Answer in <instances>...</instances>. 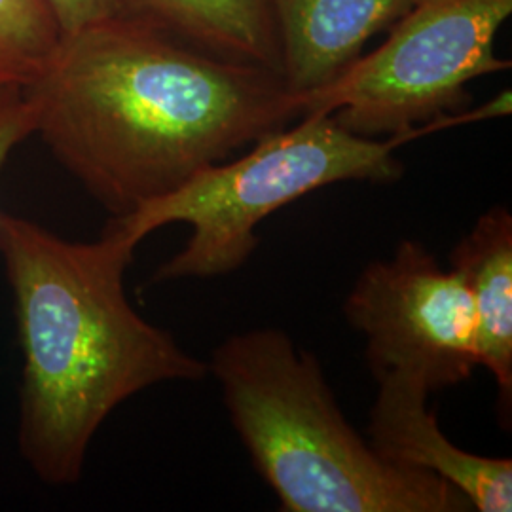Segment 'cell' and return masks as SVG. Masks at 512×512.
I'll return each mask as SVG.
<instances>
[{"mask_svg": "<svg viewBox=\"0 0 512 512\" xmlns=\"http://www.w3.org/2000/svg\"><path fill=\"white\" fill-rule=\"evenodd\" d=\"M475 310L476 363L494 376L499 412L512 406V215L497 205L478 217L450 255Z\"/></svg>", "mask_w": 512, "mask_h": 512, "instance_id": "obj_9", "label": "cell"}, {"mask_svg": "<svg viewBox=\"0 0 512 512\" xmlns=\"http://www.w3.org/2000/svg\"><path fill=\"white\" fill-rule=\"evenodd\" d=\"M344 311L349 325L365 334L374 378L404 372L439 391L467 382L478 366L467 285L420 241L403 239L391 258L366 264Z\"/></svg>", "mask_w": 512, "mask_h": 512, "instance_id": "obj_6", "label": "cell"}, {"mask_svg": "<svg viewBox=\"0 0 512 512\" xmlns=\"http://www.w3.org/2000/svg\"><path fill=\"white\" fill-rule=\"evenodd\" d=\"M416 0H274L281 78L315 92L353 65L366 42L393 27Z\"/></svg>", "mask_w": 512, "mask_h": 512, "instance_id": "obj_8", "label": "cell"}, {"mask_svg": "<svg viewBox=\"0 0 512 512\" xmlns=\"http://www.w3.org/2000/svg\"><path fill=\"white\" fill-rule=\"evenodd\" d=\"M59 38L44 0H0V92H25L44 71Z\"/></svg>", "mask_w": 512, "mask_h": 512, "instance_id": "obj_11", "label": "cell"}, {"mask_svg": "<svg viewBox=\"0 0 512 512\" xmlns=\"http://www.w3.org/2000/svg\"><path fill=\"white\" fill-rule=\"evenodd\" d=\"M61 35H69L103 19L120 16V0H44Z\"/></svg>", "mask_w": 512, "mask_h": 512, "instance_id": "obj_13", "label": "cell"}, {"mask_svg": "<svg viewBox=\"0 0 512 512\" xmlns=\"http://www.w3.org/2000/svg\"><path fill=\"white\" fill-rule=\"evenodd\" d=\"M141 243L110 217L92 243L0 213V256L23 357L18 450L38 480L73 486L110 414L165 382H198L207 363L129 304Z\"/></svg>", "mask_w": 512, "mask_h": 512, "instance_id": "obj_2", "label": "cell"}, {"mask_svg": "<svg viewBox=\"0 0 512 512\" xmlns=\"http://www.w3.org/2000/svg\"><path fill=\"white\" fill-rule=\"evenodd\" d=\"M25 95L44 145L112 217L304 116L281 74L128 16L61 35Z\"/></svg>", "mask_w": 512, "mask_h": 512, "instance_id": "obj_1", "label": "cell"}, {"mask_svg": "<svg viewBox=\"0 0 512 512\" xmlns=\"http://www.w3.org/2000/svg\"><path fill=\"white\" fill-rule=\"evenodd\" d=\"M376 382L368 442L380 458L439 476L478 512L512 511L511 459L476 456L448 440L427 406L431 391L418 376L385 372Z\"/></svg>", "mask_w": 512, "mask_h": 512, "instance_id": "obj_7", "label": "cell"}, {"mask_svg": "<svg viewBox=\"0 0 512 512\" xmlns=\"http://www.w3.org/2000/svg\"><path fill=\"white\" fill-rule=\"evenodd\" d=\"M298 120L260 137L243 156L207 165L173 192L112 217L137 243L167 224H190L186 245L156 270L152 283L236 272L260 243L256 226L319 188L401 179L395 150L404 137H361L323 112Z\"/></svg>", "mask_w": 512, "mask_h": 512, "instance_id": "obj_4", "label": "cell"}, {"mask_svg": "<svg viewBox=\"0 0 512 512\" xmlns=\"http://www.w3.org/2000/svg\"><path fill=\"white\" fill-rule=\"evenodd\" d=\"M35 133L37 109L33 101L18 90L0 92V171L12 150Z\"/></svg>", "mask_w": 512, "mask_h": 512, "instance_id": "obj_12", "label": "cell"}, {"mask_svg": "<svg viewBox=\"0 0 512 512\" xmlns=\"http://www.w3.org/2000/svg\"><path fill=\"white\" fill-rule=\"evenodd\" d=\"M512 0H416L384 44L315 92L304 114L323 112L361 137H420V128L465 110L467 86L511 67L495 38Z\"/></svg>", "mask_w": 512, "mask_h": 512, "instance_id": "obj_5", "label": "cell"}, {"mask_svg": "<svg viewBox=\"0 0 512 512\" xmlns=\"http://www.w3.org/2000/svg\"><path fill=\"white\" fill-rule=\"evenodd\" d=\"M207 368L281 511H471L446 480L380 458L349 425L319 361L287 332L232 334Z\"/></svg>", "mask_w": 512, "mask_h": 512, "instance_id": "obj_3", "label": "cell"}, {"mask_svg": "<svg viewBox=\"0 0 512 512\" xmlns=\"http://www.w3.org/2000/svg\"><path fill=\"white\" fill-rule=\"evenodd\" d=\"M120 16L203 52L281 74L274 0H120Z\"/></svg>", "mask_w": 512, "mask_h": 512, "instance_id": "obj_10", "label": "cell"}]
</instances>
